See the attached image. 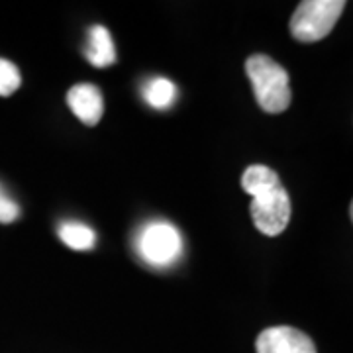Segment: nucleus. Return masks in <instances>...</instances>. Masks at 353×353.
Wrapping results in <instances>:
<instances>
[{"instance_id": "1a4fd4ad", "label": "nucleus", "mask_w": 353, "mask_h": 353, "mask_svg": "<svg viewBox=\"0 0 353 353\" xmlns=\"http://www.w3.org/2000/svg\"><path fill=\"white\" fill-rule=\"evenodd\" d=\"M57 234H59V240L75 252H88L97 243L94 230L87 224H83V222H75V220L63 222Z\"/></svg>"}, {"instance_id": "9b49d317", "label": "nucleus", "mask_w": 353, "mask_h": 353, "mask_svg": "<svg viewBox=\"0 0 353 353\" xmlns=\"http://www.w3.org/2000/svg\"><path fill=\"white\" fill-rule=\"evenodd\" d=\"M22 85V77L18 67L0 57V97H10Z\"/></svg>"}, {"instance_id": "f257e3e1", "label": "nucleus", "mask_w": 353, "mask_h": 353, "mask_svg": "<svg viewBox=\"0 0 353 353\" xmlns=\"http://www.w3.org/2000/svg\"><path fill=\"white\" fill-rule=\"evenodd\" d=\"M245 73L252 81L255 99L267 114H281L290 106L289 73L269 55H252L245 61Z\"/></svg>"}, {"instance_id": "39448f33", "label": "nucleus", "mask_w": 353, "mask_h": 353, "mask_svg": "<svg viewBox=\"0 0 353 353\" xmlns=\"http://www.w3.org/2000/svg\"><path fill=\"white\" fill-rule=\"evenodd\" d=\"M255 350L257 353H316V345L301 330L273 326L259 334Z\"/></svg>"}, {"instance_id": "423d86ee", "label": "nucleus", "mask_w": 353, "mask_h": 353, "mask_svg": "<svg viewBox=\"0 0 353 353\" xmlns=\"http://www.w3.org/2000/svg\"><path fill=\"white\" fill-rule=\"evenodd\" d=\"M67 104L85 126H97L104 114V99L101 88L90 83H81L69 88Z\"/></svg>"}, {"instance_id": "6e6552de", "label": "nucleus", "mask_w": 353, "mask_h": 353, "mask_svg": "<svg viewBox=\"0 0 353 353\" xmlns=\"http://www.w3.org/2000/svg\"><path fill=\"white\" fill-rule=\"evenodd\" d=\"M277 187H281L279 175L267 165H252L241 175V189L250 196H259V194L277 189Z\"/></svg>"}, {"instance_id": "9d476101", "label": "nucleus", "mask_w": 353, "mask_h": 353, "mask_svg": "<svg viewBox=\"0 0 353 353\" xmlns=\"http://www.w3.org/2000/svg\"><path fill=\"white\" fill-rule=\"evenodd\" d=\"M141 94L145 102L157 108V110H167L169 106H173V102L176 99V87L175 83H171L169 79L165 77H153L150 79L143 88H141Z\"/></svg>"}, {"instance_id": "20e7f679", "label": "nucleus", "mask_w": 353, "mask_h": 353, "mask_svg": "<svg viewBox=\"0 0 353 353\" xmlns=\"http://www.w3.org/2000/svg\"><path fill=\"white\" fill-rule=\"evenodd\" d=\"M250 212L255 228L265 236H279L289 226L290 220V199L289 192L277 189L253 196L250 204Z\"/></svg>"}, {"instance_id": "f03ea898", "label": "nucleus", "mask_w": 353, "mask_h": 353, "mask_svg": "<svg viewBox=\"0 0 353 353\" xmlns=\"http://www.w3.org/2000/svg\"><path fill=\"white\" fill-rule=\"evenodd\" d=\"M345 8L343 0H306L301 2L290 18V34L292 38L314 43L328 36L340 20Z\"/></svg>"}, {"instance_id": "0eeeda50", "label": "nucleus", "mask_w": 353, "mask_h": 353, "mask_svg": "<svg viewBox=\"0 0 353 353\" xmlns=\"http://www.w3.org/2000/svg\"><path fill=\"white\" fill-rule=\"evenodd\" d=\"M85 57L88 63L94 65L97 69H106L116 63V50L110 32L104 26H92L88 30L87 46H85Z\"/></svg>"}, {"instance_id": "f8f14e48", "label": "nucleus", "mask_w": 353, "mask_h": 353, "mask_svg": "<svg viewBox=\"0 0 353 353\" xmlns=\"http://www.w3.org/2000/svg\"><path fill=\"white\" fill-rule=\"evenodd\" d=\"M20 218L18 202L10 199V194L0 185V224H12Z\"/></svg>"}, {"instance_id": "7ed1b4c3", "label": "nucleus", "mask_w": 353, "mask_h": 353, "mask_svg": "<svg viewBox=\"0 0 353 353\" xmlns=\"http://www.w3.org/2000/svg\"><path fill=\"white\" fill-rule=\"evenodd\" d=\"M136 245H138L139 257L157 269L173 265L183 253L181 232L173 224L163 220H155L141 228Z\"/></svg>"}]
</instances>
